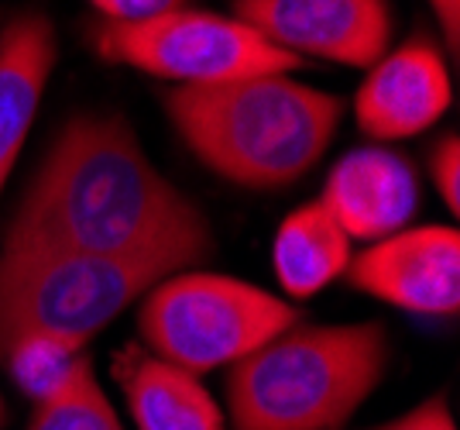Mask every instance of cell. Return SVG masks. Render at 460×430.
I'll return each mask as SVG.
<instances>
[{"label":"cell","instance_id":"cell-1","mask_svg":"<svg viewBox=\"0 0 460 430\" xmlns=\"http://www.w3.org/2000/svg\"><path fill=\"white\" fill-rule=\"evenodd\" d=\"M4 237L158 265L169 275L213 258L207 214L155 169L120 114H76L62 124Z\"/></svg>","mask_w":460,"mask_h":430},{"label":"cell","instance_id":"cell-2","mask_svg":"<svg viewBox=\"0 0 460 430\" xmlns=\"http://www.w3.org/2000/svg\"><path fill=\"white\" fill-rule=\"evenodd\" d=\"M165 114L213 176L244 190H286L326 156L344 118V100L288 73H261L175 86L165 97Z\"/></svg>","mask_w":460,"mask_h":430},{"label":"cell","instance_id":"cell-3","mask_svg":"<svg viewBox=\"0 0 460 430\" xmlns=\"http://www.w3.org/2000/svg\"><path fill=\"white\" fill-rule=\"evenodd\" d=\"M388 358L382 320H299L227 369L230 430H344L382 386Z\"/></svg>","mask_w":460,"mask_h":430},{"label":"cell","instance_id":"cell-4","mask_svg":"<svg viewBox=\"0 0 460 430\" xmlns=\"http://www.w3.org/2000/svg\"><path fill=\"white\" fill-rule=\"evenodd\" d=\"M165 269L69 252L39 241L0 245V358L21 337L90 345L111 320L145 296Z\"/></svg>","mask_w":460,"mask_h":430},{"label":"cell","instance_id":"cell-5","mask_svg":"<svg viewBox=\"0 0 460 430\" xmlns=\"http://www.w3.org/2000/svg\"><path fill=\"white\" fill-rule=\"evenodd\" d=\"M299 320L303 313L286 296L224 273L182 269L141 296L137 337L155 358L203 375L230 369Z\"/></svg>","mask_w":460,"mask_h":430},{"label":"cell","instance_id":"cell-6","mask_svg":"<svg viewBox=\"0 0 460 430\" xmlns=\"http://www.w3.org/2000/svg\"><path fill=\"white\" fill-rule=\"evenodd\" d=\"M90 41L103 62L128 66L179 86H210L261 73H292L303 66V59L269 45L234 14L227 18L192 7L137 24L96 21Z\"/></svg>","mask_w":460,"mask_h":430},{"label":"cell","instance_id":"cell-7","mask_svg":"<svg viewBox=\"0 0 460 430\" xmlns=\"http://www.w3.org/2000/svg\"><path fill=\"white\" fill-rule=\"evenodd\" d=\"M234 18L296 59L367 69L392 45L388 0H230Z\"/></svg>","mask_w":460,"mask_h":430},{"label":"cell","instance_id":"cell-8","mask_svg":"<svg viewBox=\"0 0 460 430\" xmlns=\"http://www.w3.org/2000/svg\"><path fill=\"white\" fill-rule=\"evenodd\" d=\"M347 286L420 317L460 310V235L447 224L402 228L350 255Z\"/></svg>","mask_w":460,"mask_h":430},{"label":"cell","instance_id":"cell-9","mask_svg":"<svg viewBox=\"0 0 460 430\" xmlns=\"http://www.w3.org/2000/svg\"><path fill=\"white\" fill-rule=\"evenodd\" d=\"M450 62L433 41L412 39L367 66L354 97L358 128L375 141H402L429 131L454 103Z\"/></svg>","mask_w":460,"mask_h":430},{"label":"cell","instance_id":"cell-10","mask_svg":"<svg viewBox=\"0 0 460 430\" xmlns=\"http://www.w3.org/2000/svg\"><path fill=\"white\" fill-rule=\"evenodd\" d=\"M420 176L392 148H354L330 169L323 203L350 241H382L412 224L420 211Z\"/></svg>","mask_w":460,"mask_h":430},{"label":"cell","instance_id":"cell-11","mask_svg":"<svg viewBox=\"0 0 460 430\" xmlns=\"http://www.w3.org/2000/svg\"><path fill=\"white\" fill-rule=\"evenodd\" d=\"M56 62V24L41 11L18 14L0 31V190L18 166Z\"/></svg>","mask_w":460,"mask_h":430},{"label":"cell","instance_id":"cell-12","mask_svg":"<svg viewBox=\"0 0 460 430\" xmlns=\"http://www.w3.org/2000/svg\"><path fill=\"white\" fill-rule=\"evenodd\" d=\"M137 430H227V417L199 375L124 345L111 365Z\"/></svg>","mask_w":460,"mask_h":430},{"label":"cell","instance_id":"cell-13","mask_svg":"<svg viewBox=\"0 0 460 430\" xmlns=\"http://www.w3.org/2000/svg\"><path fill=\"white\" fill-rule=\"evenodd\" d=\"M347 262L350 237L320 200L288 211L271 237V269L282 293L292 300L323 293L330 282L347 273Z\"/></svg>","mask_w":460,"mask_h":430},{"label":"cell","instance_id":"cell-14","mask_svg":"<svg viewBox=\"0 0 460 430\" xmlns=\"http://www.w3.org/2000/svg\"><path fill=\"white\" fill-rule=\"evenodd\" d=\"M24 430H124L120 417L96 379L90 354L79 362V369L62 390L35 403V413Z\"/></svg>","mask_w":460,"mask_h":430},{"label":"cell","instance_id":"cell-15","mask_svg":"<svg viewBox=\"0 0 460 430\" xmlns=\"http://www.w3.org/2000/svg\"><path fill=\"white\" fill-rule=\"evenodd\" d=\"M86 354L90 352L83 345L35 334V337H21L18 345H11L7 354L0 358V365L11 372L14 386L31 403H41V399H49L52 392H58L73 379V372L79 369V362Z\"/></svg>","mask_w":460,"mask_h":430},{"label":"cell","instance_id":"cell-16","mask_svg":"<svg viewBox=\"0 0 460 430\" xmlns=\"http://www.w3.org/2000/svg\"><path fill=\"white\" fill-rule=\"evenodd\" d=\"M429 179L443 196L447 211L457 214L460 211V138L447 135L437 141V148L429 152Z\"/></svg>","mask_w":460,"mask_h":430},{"label":"cell","instance_id":"cell-17","mask_svg":"<svg viewBox=\"0 0 460 430\" xmlns=\"http://www.w3.org/2000/svg\"><path fill=\"white\" fill-rule=\"evenodd\" d=\"M90 4L100 11V18L117 21V24H137V21H152L190 7V0H90Z\"/></svg>","mask_w":460,"mask_h":430},{"label":"cell","instance_id":"cell-18","mask_svg":"<svg viewBox=\"0 0 460 430\" xmlns=\"http://www.w3.org/2000/svg\"><path fill=\"white\" fill-rule=\"evenodd\" d=\"M375 430H457L454 424V413H450V403H447V396H429V399H422L420 407H412L409 413H402L399 420H392V424H382V427Z\"/></svg>","mask_w":460,"mask_h":430},{"label":"cell","instance_id":"cell-19","mask_svg":"<svg viewBox=\"0 0 460 430\" xmlns=\"http://www.w3.org/2000/svg\"><path fill=\"white\" fill-rule=\"evenodd\" d=\"M426 4H429V11L440 21V31L443 39H447V56L454 62L460 49V0H426Z\"/></svg>","mask_w":460,"mask_h":430},{"label":"cell","instance_id":"cell-20","mask_svg":"<svg viewBox=\"0 0 460 430\" xmlns=\"http://www.w3.org/2000/svg\"><path fill=\"white\" fill-rule=\"evenodd\" d=\"M0 427H4V399H0Z\"/></svg>","mask_w":460,"mask_h":430}]
</instances>
